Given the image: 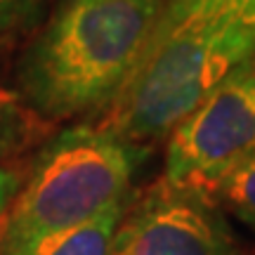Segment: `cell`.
Segmentation results:
<instances>
[{"label": "cell", "mask_w": 255, "mask_h": 255, "mask_svg": "<svg viewBox=\"0 0 255 255\" xmlns=\"http://www.w3.org/2000/svg\"><path fill=\"white\" fill-rule=\"evenodd\" d=\"M142 158L144 149L88 121L57 132L36 154L0 220V255H26L128 203Z\"/></svg>", "instance_id": "cell-2"}, {"label": "cell", "mask_w": 255, "mask_h": 255, "mask_svg": "<svg viewBox=\"0 0 255 255\" xmlns=\"http://www.w3.org/2000/svg\"><path fill=\"white\" fill-rule=\"evenodd\" d=\"M33 0H0V38L31 14Z\"/></svg>", "instance_id": "cell-10"}, {"label": "cell", "mask_w": 255, "mask_h": 255, "mask_svg": "<svg viewBox=\"0 0 255 255\" xmlns=\"http://www.w3.org/2000/svg\"><path fill=\"white\" fill-rule=\"evenodd\" d=\"M253 52L255 28L239 17L191 21L154 33L144 59L97 126L139 149L165 142Z\"/></svg>", "instance_id": "cell-3"}, {"label": "cell", "mask_w": 255, "mask_h": 255, "mask_svg": "<svg viewBox=\"0 0 255 255\" xmlns=\"http://www.w3.org/2000/svg\"><path fill=\"white\" fill-rule=\"evenodd\" d=\"M126 206L128 203L116 206L92 222H85L71 232H64L59 237L36 246L33 251H28L26 255H111V241L126 213Z\"/></svg>", "instance_id": "cell-6"}, {"label": "cell", "mask_w": 255, "mask_h": 255, "mask_svg": "<svg viewBox=\"0 0 255 255\" xmlns=\"http://www.w3.org/2000/svg\"><path fill=\"white\" fill-rule=\"evenodd\" d=\"M253 2L255 0H168L156 33L180 26V24H191V21H215V19L239 17Z\"/></svg>", "instance_id": "cell-9"}, {"label": "cell", "mask_w": 255, "mask_h": 255, "mask_svg": "<svg viewBox=\"0 0 255 255\" xmlns=\"http://www.w3.org/2000/svg\"><path fill=\"white\" fill-rule=\"evenodd\" d=\"M208 194L255 237V151L232 165Z\"/></svg>", "instance_id": "cell-7"}, {"label": "cell", "mask_w": 255, "mask_h": 255, "mask_svg": "<svg viewBox=\"0 0 255 255\" xmlns=\"http://www.w3.org/2000/svg\"><path fill=\"white\" fill-rule=\"evenodd\" d=\"M21 177L24 175L19 170H12L7 165H0V220L7 213L12 199L17 196L19 187H21Z\"/></svg>", "instance_id": "cell-11"}, {"label": "cell", "mask_w": 255, "mask_h": 255, "mask_svg": "<svg viewBox=\"0 0 255 255\" xmlns=\"http://www.w3.org/2000/svg\"><path fill=\"white\" fill-rule=\"evenodd\" d=\"M43 128L19 97L0 88V161L28 146Z\"/></svg>", "instance_id": "cell-8"}, {"label": "cell", "mask_w": 255, "mask_h": 255, "mask_svg": "<svg viewBox=\"0 0 255 255\" xmlns=\"http://www.w3.org/2000/svg\"><path fill=\"white\" fill-rule=\"evenodd\" d=\"M111 255H248L208 191L156 180L121 218Z\"/></svg>", "instance_id": "cell-5"}, {"label": "cell", "mask_w": 255, "mask_h": 255, "mask_svg": "<svg viewBox=\"0 0 255 255\" xmlns=\"http://www.w3.org/2000/svg\"><path fill=\"white\" fill-rule=\"evenodd\" d=\"M168 0H69L17 59L21 104L43 126L95 119L144 59Z\"/></svg>", "instance_id": "cell-1"}, {"label": "cell", "mask_w": 255, "mask_h": 255, "mask_svg": "<svg viewBox=\"0 0 255 255\" xmlns=\"http://www.w3.org/2000/svg\"><path fill=\"white\" fill-rule=\"evenodd\" d=\"M255 151V52L237 64L165 139L163 180L210 191Z\"/></svg>", "instance_id": "cell-4"}]
</instances>
